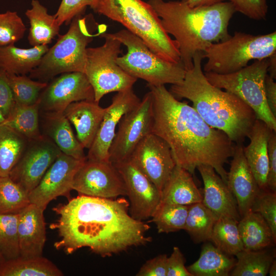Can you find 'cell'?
Returning <instances> with one entry per match:
<instances>
[{
    "instance_id": "obj_47",
    "label": "cell",
    "mask_w": 276,
    "mask_h": 276,
    "mask_svg": "<svg viewBox=\"0 0 276 276\" xmlns=\"http://www.w3.org/2000/svg\"><path fill=\"white\" fill-rule=\"evenodd\" d=\"M14 103L13 93L6 80L5 73L0 70V108L5 118Z\"/></svg>"
},
{
    "instance_id": "obj_5",
    "label": "cell",
    "mask_w": 276,
    "mask_h": 276,
    "mask_svg": "<svg viewBox=\"0 0 276 276\" xmlns=\"http://www.w3.org/2000/svg\"><path fill=\"white\" fill-rule=\"evenodd\" d=\"M93 10L122 24L160 58L181 63L176 41L163 27L156 13L143 0H97Z\"/></svg>"
},
{
    "instance_id": "obj_2",
    "label": "cell",
    "mask_w": 276,
    "mask_h": 276,
    "mask_svg": "<svg viewBox=\"0 0 276 276\" xmlns=\"http://www.w3.org/2000/svg\"><path fill=\"white\" fill-rule=\"evenodd\" d=\"M152 95L151 132L169 145L176 165L192 175L200 165L212 167L227 184L224 165L234 143L222 131L209 125L194 108L179 101L164 85L148 84Z\"/></svg>"
},
{
    "instance_id": "obj_40",
    "label": "cell",
    "mask_w": 276,
    "mask_h": 276,
    "mask_svg": "<svg viewBox=\"0 0 276 276\" xmlns=\"http://www.w3.org/2000/svg\"><path fill=\"white\" fill-rule=\"evenodd\" d=\"M26 27L15 11L0 13V47L14 44L22 39Z\"/></svg>"
},
{
    "instance_id": "obj_18",
    "label": "cell",
    "mask_w": 276,
    "mask_h": 276,
    "mask_svg": "<svg viewBox=\"0 0 276 276\" xmlns=\"http://www.w3.org/2000/svg\"><path fill=\"white\" fill-rule=\"evenodd\" d=\"M140 99L132 88L118 92L106 111L95 138L88 149L86 159L110 162L109 150L116 134V129L122 116L135 107Z\"/></svg>"
},
{
    "instance_id": "obj_23",
    "label": "cell",
    "mask_w": 276,
    "mask_h": 276,
    "mask_svg": "<svg viewBox=\"0 0 276 276\" xmlns=\"http://www.w3.org/2000/svg\"><path fill=\"white\" fill-rule=\"evenodd\" d=\"M39 113L43 131L41 133L49 137L64 154L86 160L84 148L75 136L71 123L63 112L40 111Z\"/></svg>"
},
{
    "instance_id": "obj_48",
    "label": "cell",
    "mask_w": 276,
    "mask_h": 276,
    "mask_svg": "<svg viewBox=\"0 0 276 276\" xmlns=\"http://www.w3.org/2000/svg\"><path fill=\"white\" fill-rule=\"evenodd\" d=\"M274 80L267 74L264 80V89L268 106L276 117V83Z\"/></svg>"
},
{
    "instance_id": "obj_12",
    "label": "cell",
    "mask_w": 276,
    "mask_h": 276,
    "mask_svg": "<svg viewBox=\"0 0 276 276\" xmlns=\"http://www.w3.org/2000/svg\"><path fill=\"white\" fill-rule=\"evenodd\" d=\"M61 152L49 137L42 134L38 138L29 141L9 176L29 194Z\"/></svg>"
},
{
    "instance_id": "obj_36",
    "label": "cell",
    "mask_w": 276,
    "mask_h": 276,
    "mask_svg": "<svg viewBox=\"0 0 276 276\" xmlns=\"http://www.w3.org/2000/svg\"><path fill=\"white\" fill-rule=\"evenodd\" d=\"M189 205L159 203L149 222L155 224L158 233L183 229Z\"/></svg>"
},
{
    "instance_id": "obj_7",
    "label": "cell",
    "mask_w": 276,
    "mask_h": 276,
    "mask_svg": "<svg viewBox=\"0 0 276 276\" xmlns=\"http://www.w3.org/2000/svg\"><path fill=\"white\" fill-rule=\"evenodd\" d=\"M276 53V31L264 35L235 32L233 36L211 43L202 53L207 59L204 73L228 74L240 71L251 60L267 58Z\"/></svg>"
},
{
    "instance_id": "obj_9",
    "label": "cell",
    "mask_w": 276,
    "mask_h": 276,
    "mask_svg": "<svg viewBox=\"0 0 276 276\" xmlns=\"http://www.w3.org/2000/svg\"><path fill=\"white\" fill-rule=\"evenodd\" d=\"M267 67L268 59L265 58L255 60L251 64L231 74L204 73L212 85L237 96L252 109L256 119L276 131V117L268 106L265 93Z\"/></svg>"
},
{
    "instance_id": "obj_50",
    "label": "cell",
    "mask_w": 276,
    "mask_h": 276,
    "mask_svg": "<svg viewBox=\"0 0 276 276\" xmlns=\"http://www.w3.org/2000/svg\"><path fill=\"white\" fill-rule=\"evenodd\" d=\"M268 59L267 74L271 77L276 78V53L271 55Z\"/></svg>"
},
{
    "instance_id": "obj_30",
    "label": "cell",
    "mask_w": 276,
    "mask_h": 276,
    "mask_svg": "<svg viewBox=\"0 0 276 276\" xmlns=\"http://www.w3.org/2000/svg\"><path fill=\"white\" fill-rule=\"evenodd\" d=\"M39 102L31 105L15 102L4 121L5 125L17 131L29 141L41 135L39 126Z\"/></svg>"
},
{
    "instance_id": "obj_25",
    "label": "cell",
    "mask_w": 276,
    "mask_h": 276,
    "mask_svg": "<svg viewBox=\"0 0 276 276\" xmlns=\"http://www.w3.org/2000/svg\"><path fill=\"white\" fill-rule=\"evenodd\" d=\"M202 200L192 174L176 165L161 191L159 203L189 205Z\"/></svg>"
},
{
    "instance_id": "obj_45",
    "label": "cell",
    "mask_w": 276,
    "mask_h": 276,
    "mask_svg": "<svg viewBox=\"0 0 276 276\" xmlns=\"http://www.w3.org/2000/svg\"><path fill=\"white\" fill-rule=\"evenodd\" d=\"M166 254H161L147 261L136 273L137 276H167Z\"/></svg>"
},
{
    "instance_id": "obj_11",
    "label": "cell",
    "mask_w": 276,
    "mask_h": 276,
    "mask_svg": "<svg viewBox=\"0 0 276 276\" xmlns=\"http://www.w3.org/2000/svg\"><path fill=\"white\" fill-rule=\"evenodd\" d=\"M153 120L152 98L149 91L121 119L109 150V161L114 164L129 159L139 142L151 133Z\"/></svg>"
},
{
    "instance_id": "obj_21",
    "label": "cell",
    "mask_w": 276,
    "mask_h": 276,
    "mask_svg": "<svg viewBox=\"0 0 276 276\" xmlns=\"http://www.w3.org/2000/svg\"><path fill=\"white\" fill-rule=\"evenodd\" d=\"M44 210L30 203L18 213L17 232L20 256H42L46 240Z\"/></svg>"
},
{
    "instance_id": "obj_33",
    "label": "cell",
    "mask_w": 276,
    "mask_h": 276,
    "mask_svg": "<svg viewBox=\"0 0 276 276\" xmlns=\"http://www.w3.org/2000/svg\"><path fill=\"white\" fill-rule=\"evenodd\" d=\"M266 249H243L238 252L236 264L230 273L232 276H265L274 260V254Z\"/></svg>"
},
{
    "instance_id": "obj_31",
    "label": "cell",
    "mask_w": 276,
    "mask_h": 276,
    "mask_svg": "<svg viewBox=\"0 0 276 276\" xmlns=\"http://www.w3.org/2000/svg\"><path fill=\"white\" fill-rule=\"evenodd\" d=\"M63 272L47 258L40 257L5 260L0 265V276H62Z\"/></svg>"
},
{
    "instance_id": "obj_4",
    "label": "cell",
    "mask_w": 276,
    "mask_h": 276,
    "mask_svg": "<svg viewBox=\"0 0 276 276\" xmlns=\"http://www.w3.org/2000/svg\"><path fill=\"white\" fill-rule=\"evenodd\" d=\"M202 53L195 54L193 67L186 71L182 81L172 85L169 91L176 98L191 101L209 125L222 131L233 143H243L250 133L255 113L237 96L207 80L201 66Z\"/></svg>"
},
{
    "instance_id": "obj_3",
    "label": "cell",
    "mask_w": 276,
    "mask_h": 276,
    "mask_svg": "<svg viewBox=\"0 0 276 276\" xmlns=\"http://www.w3.org/2000/svg\"><path fill=\"white\" fill-rule=\"evenodd\" d=\"M165 31L177 44L186 70L193 66V57L211 43L228 38L229 21L236 12L229 2L192 8L186 0H148Z\"/></svg>"
},
{
    "instance_id": "obj_10",
    "label": "cell",
    "mask_w": 276,
    "mask_h": 276,
    "mask_svg": "<svg viewBox=\"0 0 276 276\" xmlns=\"http://www.w3.org/2000/svg\"><path fill=\"white\" fill-rule=\"evenodd\" d=\"M100 36L105 39L103 45L87 48L84 73L94 89L97 102L108 93L132 88L137 79L127 73L117 62L122 52V43L103 34Z\"/></svg>"
},
{
    "instance_id": "obj_52",
    "label": "cell",
    "mask_w": 276,
    "mask_h": 276,
    "mask_svg": "<svg viewBox=\"0 0 276 276\" xmlns=\"http://www.w3.org/2000/svg\"><path fill=\"white\" fill-rule=\"evenodd\" d=\"M5 119L0 108V124L4 121Z\"/></svg>"
},
{
    "instance_id": "obj_13",
    "label": "cell",
    "mask_w": 276,
    "mask_h": 276,
    "mask_svg": "<svg viewBox=\"0 0 276 276\" xmlns=\"http://www.w3.org/2000/svg\"><path fill=\"white\" fill-rule=\"evenodd\" d=\"M72 190L79 195L103 198L126 195L124 181L112 163L87 159L74 176Z\"/></svg>"
},
{
    "instance_id": "obj_42",
    "label": "cell",
    "mask_w": 276,
    "mask_h": 276,
    "mask_svg": "<svg viewBox=\"0 0 276 276\" xmlns=\"http://www.w3.org/2000/svg\"><path fill=\"white\" fill-rule=\"evenodd\" d=\"M97 0H62L54 15L57 24L61 26L68 24L76 16L82 14L87 6L94 7Z\"/></svg>"
},
{
    "instance_id": "obj_19",
    "label": "cell",
    "mask_w": 276,
    "mask_h": 276,
    "mask_svg": "<svg viewBox=\"0 0 276 276\" xmlns=\"http://www.w3.org/2000/svg\"><path fill=\"white\" fill-rule=\"evenodd\" d=\"M227 172V185L237 203L242 217L251 207L261 189L251 172L243 153L242 143L236 144Z\"/></svg>"
},
{
    "instance_id": "obj_34",
    "label": "cell",
    "mask_w": 276,
    "mask_h": 276,
    "mask_svg": "<svg viewBox=\"0 0 276 276\" xmlns=\"http://www.w3.org/2000/svg\"><path fill=\"white\" fill-rule=\"evenodd\" d=\"M217 219L201 202L194 203L189 205L183 229L196 243L210 241L212 230Z\"/></svg>"
},
{
    "instance_id": "obj_6",
    "label": "cell",
    "mask_w": 276,
    "mask_h": 276,
    "mask_svg": "<svg viewBox=\"0 0 276 276\" xmlns=\"http://www.w3.org/2000/svg\"><path fill=\"white\" fill-rule=\"evenodd\" d=\"M81 14L73 18L66 33L59 35L55 44L49 48L39 65L29 73L30 78L49 82L63 73H84L87 46L94 37L105 31L91 33L87 18Z\"/></svg>"
},
{
    "instance_id": "obj_43",
    "label": "cell",
    "mask_w": 276,
    "mask_h": 276,
    "mask_svg": "<svg viewBox=\"0 0 276 276\" xmlns=\"http://www.w3.org/2000/svg\"><path fill=\"white\" fill-rule=\"evenodd\" d=\"M229 2L236 12L252 19H266L268 8L267 0H229Z\"/></svg>"
},
{
    "instance_id": "obj_22",
    "label": "cell",
    "mask_w": 276,
    "mask_h": 276,
    "mask_svg": "<svg viewBox=\"0 0 276 276\" xmlns=\"http://www.w3.org/2000/svg\"><path fill=\"white\" fill-rule=\"evenodd\" d=\"M106 108L95 101L83 100L68 105L63 113L74 126L77 138L84 148L89 149L95 138Z\"/></svg>"
},
{
    "instance_id": "obj_37",
    "label": "cell",
    "mask_w": 276,
    "mask_h": 276,
    "mask_svg": "<svg viewBox=\"0 0 276 276\" xmlns=\"http://www.w3.org/2000/svg\"><path fill=\"white\" fill-rule=\"evenodd\" d=\"M5 73L15 102L21 104L31 105L35 103L48 83L35 81L26 75Z\"/></svg>"
},
{
    "instance_id": "obj_14",
    "label": "cell",
    "mask_w": 276,
    "mask_h": 276,
    "mask_svg": "<svg viewBox=\"0 0 276 276\" xmlns=\"http://www.w3.org/2000/svg\"><path fill=\"white\" fill-rule=\"evenodd\" d=\"M129 160L160 192L176 165L168 144L152 132L139 142Z\"/></svg>"
},
{
    "instance_id": "obj_38",
    "label": "cell",
    "mask_w": 276,
    "mask_h": 276,
    "mask_svg": "<svg viewBox=\"0 0 276 276\" xmlns=\"http://www.w3.org/2000/svg\"><path fill=\"white\" fill-rule=\"evenodd\" d=\"M30 203L28 194L9 176H0V214H18Z\"/></svg>"
},
{
    "instance_id": "obj_29",
    "label": "cell",
    "mask_w": 276,
    "mask_h": 276,
    "mask_svg": "<svg viewBox=\"0 0 276 276\" xmlns=\"http://www.w3.org/2000/svg\"><path fill=\"white\" fill-rule=\"evenodd\" d=\"M236 259L208 242L201 249L198 259L187 267L193 276H228Z\"/></svg>"
},
{
    "instance_id": "obj_44",
    "label": "cell",
    "mask_w": 276,
    "mask_h": 276,
    "mask_svg": "<svg viewBox=\"0 0 276 276\" xmlns=\"http://www.w3.org/2000/svg\"><path fill=\"white\" fill-rule=\"evenodd\" d=\"M186 260L180 249L176 246L167 259V276H193L185 266Z\"/></svg>"
},
{
    "instance_id": "obj_24",
    "label": "cell",
    "mask_w": 276,
    "mask_h": 276,
    "mask_svg": "<svg viewBox=\"0 0 276 276\" xmlns=\"http://www.w3.org/2000/svg\"><path fill=\"white\" fill-rule=\"evenodd\" d=\"M272 131L264 122L256 119L248 136L250 143L246 147L243 146L244 155L261 190L267 189V145Z\"/></svg>"
},
{
    "instance_id": "obj_20",
    "label": "cell",
    "mask_w": 276,
    "mask_h": 276,
    "mask_svg": "<svg viewBox=\"0 0 276 276\" xmlns=\"http://www.w3.org/2000/svg\"><path fill=\"white\" fill-rule=\"evenodd\" d=\"M196 169L204 185L203 204L217 218L226 217L239 221L241 217L236 200L225 181L210 166L200 165Z\"/></svg>"
},
{
    "instance_id": "obj_41",
    "label": "cell",
    "mask_w": 276,
    "mask_h": 276,
    "mask_svg": "<svg viewBox=\"0 0 276 276\" xmlns=\"http://www.w3.org/2000/svg\"><path fill=\"white\" fill-rule=\"evenodd\" d=\"M250 210L260 214L269 225L276 240V192L261 190Z\"/></svg>"
},
{
    "instance_id": "obj_32",
    "label": "cell",
    "mask_w": 276,
    "mask_h": 276,
    "mask_svg": "<svg viewBox=\"0 0 276 276\" xmlns=\"http://www.w3.org/2000/svg\"><path fill=\"white\" fill-rule=\"evenodd\" d=\"M29 141L13 129L0 124V176L9 174L24 152Z\"/></svg>"
},
{
    "instance_id": "obj_1",
    "label": "cell",
    "mask_w": 276,
    "mask_h": 276,
    "mask_svg": "<svg viewBox=\"0 0 276 276\" xmlns=\"http://www.w3.org/2000/svg\"><path fill=\"white\" fill-rule=\"evenodd\" d=\"M125 198H103L79 195L53 210L58 215L50 224L60 239L56 249L72 254L82 247L102 257H110L151 241L146 235L150 226L131 216Z\"/></svg>"
},
{
    "instance_id": "obj_53",
    "label": "cell",
    "mask_w": 276,
    "mask_h": 276,
    "mask_svg": "<svg viewBox=\"0 0 276 276\" xmlns=\"http://www.w3.org/2000/svg\"><path fill=\"white\" fill-rule=\"evenodd\" d=\"M5 261V259L0 253V265Z\"/></svg>"
},
{
    "instance_id": "obj_35",
    "label": "cell",
    "mask_w": 276,
    "mask_h": 276,
    "mask_svg": "<svg viewBox=\"0 0 276 276\" xmlns=\"http://www.w3.org/2000/svg\"><path fill=\"white\" fill-rule=\"evenodd\" d=\"M238 221L230 218H218L211 236L210 241L217 248L232 256L244 249L238 229Z\"/></svg>"
},
{
    "instance_id": "obj_17",
    "label": "cell",
    "mask_w": 276,
    "mask_h": 276,
    "mask_svg": "<svg viewBox=\"0 0 276 276\" xmlns=\"http://www.w3.org/2000/svg\"><path fill=\"white\" fill-rule=\"evenodd\" d=\"M113 165L124 181L131 216L143 221L151 218L160 201V191L129 159Z\"/></svg>"
},
{
    "instance_id": "obj_8",
    "label": "cell",
    "mask_w": 276,
    "mask_h": 276,
    "mask_svg": "<svg viewBox=\"0 0 276 276\" xmlns=\"http://www.w3.org/2000/svg\"><path fill=\"white\" fill-rule=\"evenodd\" d=\"M103 34L119 40L127 47L126 54L119 56L117 62L131 76L142 79L153 86L176 84L183 80L186 70L182 63L160 58L142 39L127 29Z\"/></svg>"
},
{
    "instance_id": "obj_39",
    "label": "cell",
    "mask_w": 276,
    "mask_h": 276,
    "mask_svg": "<svg viewBox=\"0 0 276 276\" xmlns=\"http://www.w3.org/2000/svg\"><path fill=\"white\" fill-rule=\"evenodd\" d=\"M18 214H0V253L5 260L20 256Z\"/></svg>"
},
{
    "instance_id": "obj_46",
    "label": "cell",
    "mask_w": 276,
    "mask_h": 276,
    "mask_svg": "<svg viewBox=\"0 0 276 276\" xmlns=\"http://www.w3.org/2000/svg\"><path fill=\"white\" fill-rule=\"evenodd\" d=\"M268 171L267 188L276 192V132L272 131L268 141Z\"/></svg>"
},
{
    "instance_id": "obj_28",
    "label": "cell",
    "mask_w": 276,
    "mask_h": 276,
    "mask_svg": "<svg viewBox=\"0 0 276 276\" xmlns=\"http://www.w3.org/2000/svg\"><path fill=\"white\" fill-rule=\"evenodd\" d=\"M31 8L25 15L29 20L28 41L32 47L48 45L59 34V26L54 15L48 13V9L38 0H32Z\"/></svg>"
},
{
    "instance_id": "obj_51",
    "label": "cell",
    "mask_w": 276,
    "mask_h": 276,
    "mask_svg": "<svg viewBox=\"0 0 276 276\" xmlns=\"http://www.w3.org/2000/svg\"><path fill=\"white\" fill-rule=\"evenodd\" d=\"M268 274H269L270 276L276 275V261L275 260H274L271 263L269 268Z\"/></svg>"
},
{
    "instance_id": "obj_49",
    "label": "cell",
    "mask_w": 276,
    "mask_h": 276,
    "mask_svg": "<svg viewBox=\"0 0 276 276\" xmlns=\"http://www.w3.org/2000/svg\"><path fill=\"white\" fill-rule=\"evenodd\" d=\"M189 6L192 8L205 7L222 3L226 0H186Z\"/></svg>"
},
{
    "instance_id": "obj_15",
    "label": "cell",
    "mask_w": 276,
    "mask_h": 276,
    "mask_svg": "<svg viewBox=\"0 0 276 276\" xmlns=\"http://www.w3.org/2000/svg\"><path fill=\"white\" fill-rule=\"evenodd\" d=\"M38 100L40 111L63 112L73 102L95 101V94L84 73L70 72L62 74L49 82Z\"/></svg>"
},
{
    "instance_id": "obj_27",
    "label": "cell",
    "mask_w": 276,
    "mask_h": 276,
    "mask_svg": "<svg viewBox=\"0 0 276 276\" xmlns=\"http://www.w3.org/2000/svg\"><path fill=\"white\" fill-rule=\"evenodd\" d=\"M238 227L244 249H264L275 243L269 225L258 212L249 210L241 217Z\"/></svg>"
},
{
    "instance_id": "obj_26",
    "label": "cell",
    "mask_w": 276,
    "mask_h": 276,
    "mask_svg": "<svg viewBox=\"0 0 276 276\" xmlns=\"http://www.w3.org/2000/svg\"><path fill=\"white\" fill-rule=\"evenodd\" d=\"M49 48L48 45L29 49L14 44L0 47V70L16 75L29 74L39 65Z\"/></svg>"
},
{
    "instance_id": "obj_16",
    "label": "cell",
    "mask_w": 276,
    "mask_h": 276,
    "mask_svg": "<svg viewBox=\"0 0 276 276\" xmlns=\"http://www.w3.org/2000/svg\"><path fill=\"white\" fill-rule=\"evenodd\" d=\"M85 160L61 152L38 185L29 193L30 203L44 210L51 201L59 196H65L70 199L74 176Z\"/></svg>"
}]
</instances>
